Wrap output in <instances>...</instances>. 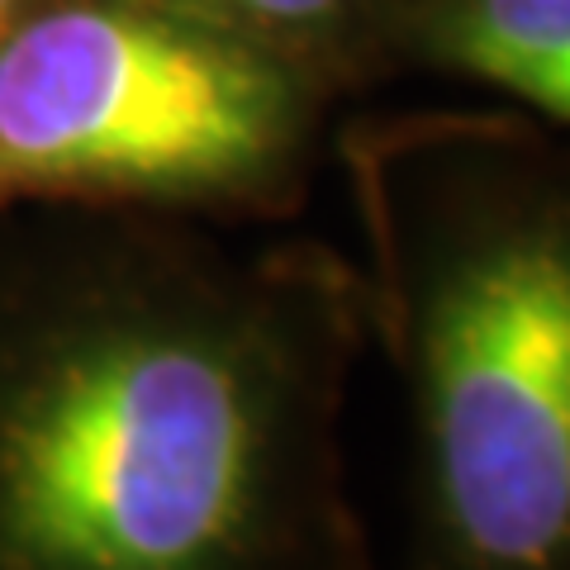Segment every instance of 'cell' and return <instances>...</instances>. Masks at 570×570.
Instances as JSON below:
<instances>
[{
  "label": "cell",
  "instance_id": "cell-6",
  "mask_svg": "<svg viewBox=\"0 0 570 570\" xmlns=\"http://www.w3.org/2000/svg\"><path fill=\"white\" fill-rule=\"evenodd\" d=\"M20 10H24V0H0V33H6V24H10Z\"/></svg>",
  "mask_w": 570,
  "mask_h": 570
},
{
  "label": "cell",
  "instance_id": "cell-5",
  "mask_svg": "<svg viewBox=\"0 0 570 570\" xmlns=\"http://www.w3.org/2000/svg\"><path fill=\"white\" fill-rule=\"evenodd\" d=\"M157 6L257 39L299 67H305V48L347 14V0H157Z\"/></svg>",
  "mask_w": 570,
  "mask_h": 570
},
{
  "label": "cell",
  "instance_id": "cell-2",
  "mask_svg": "<svg viewBox=\"0 0 570 570\" xmlns=\"http://www.w3.org/2000/svg\"><path fill=\"white\" fill-rule=\"evenodd\" d=\"M381 186L400 381L390 570H570V176L475 148Z\"/></svg>",
  "mask_w": 570,
  "mask_h": 570
},
{
  "label": "cell",
  "instance_id": "cell-1",
  "mask_svg": "<svg viewBox=\"0 0 570 570\" xmlns=\"http://www.w3.org/2000/svg\"><path fill=\"white\" fill-rule=\"evenodd\" d=\"M81 214L0 247V570H376L343 456L366 295Z\"/></svg>",
  "mask_w": 570,
  "mask_h": 570
},
{
  "label": "cell",
  "instance_id": "cell-3",
  "mask_svg": "<svg viewBox=\"0 0 570 570\" xmlns=\"http://www.w3.org/2000/svg\"><path fill=\"white\" fill-rule=\"evenodd\" d=\"M309 134V67L157 0H24L0 33V214L266 209Z\"/></svg>",
  "mask_w": 570,
  "mask_h": 570
},
{
  "label": "cell",
  "instance_id": "cell-4",
  "mask_svg": "<svg viewBox=\"0 0 570 570\" xmlns=\"http://www.w3.org/2000/svg\"><path fill=\"white\" fill-rule=\"evenodd\" d=\"M438 58L570 124V0H452Z\"/></svg>",
  "mask_w": 570,
  "mask_h": 570
}]
</instances>
